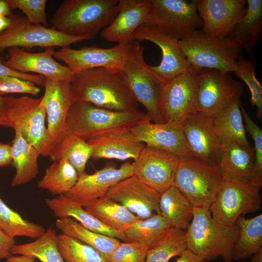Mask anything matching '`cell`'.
<instances>
[{"label": "cell", "instance_id": "cell-5", "mask_svg": "<svg viewBox=\"0 0 262 262\" xmlns=\"http://www.w3.org/2000/svg\"><path fill=\"white\" fill-rule=\"evenodd\" d=\"M180 46L191 68L234 72L243 49L229 36L212 37L197 30L180 39Z\"/></svg>", "mask_w": 262, "mask_h": 262}, {"label": "cell", "instance_id": "cell-16", "mask_svg": "<svg viewBox=\"0 0 262 262\" xmlns=\"http://www.w3.org/2000/svg\"><path fill=\"white\" fill-rule=\"evenodd\" d=\"M180 158L171 153L145 145L132 163L133 175L161 193L173 185Z\"/></svg>", "mask_w": 262, "mask_h": 262}, {"label": "cell", "instance_id": "cell-36", "mask_svg": "<svg viewBox=\"0 0 262 262\" xmlns=\"http://www.w3.org/2000/svg\"><path fill=\"white\" fill-rule=\"evenodd\" d=\"M171 227L160 214L155 213L139 219L124 232L126 242L136 243L151 247L168 233Z\"/></svg>", "mask_w": 262, "mask_h": 262}, {"label": "cell", "instance_id": "cell-6", "mask_svg": "<svg viewBox=\"0 0 262 262\" xmlns=\"http://www.w3.org/2000/svg\"><path fill=\"white\" fill-rule=\"evenodd\" d=\"M144 115L138 109L115 111L76 100L67 114L66 135H74L87 141L103 131L120 128L131 129Z\"/></svg>", "mask_w": 262, "mask_h": 262}, {"label": "cell", "instance_id": "cell-37", "mask_svg": "<svg viewBox=\"0 0 262 262\" xmlns=\"http://www.w3.org/2000/svg\"><path fill=\"white\" fill-rule=\"evenodd\" d=\"M57 236L55 230L49 227L33 242L16 244L11 253L31 256L42 262H65L58 248Z\"/></svg>", "mask_w": 262, "mask_h": 262}, {"label": "cell", "instance_id": "cell-10", "mask_svg": "<svg viewBox=\"0 0 262 262\" xmlns=\"http://www.w3.org/2000/svg\"><path fill=\"white\" fill-rule=\"evenodd\" d=\"M9 17V26L0 33V53L13 48L25 49L33 47L62 48L89 39L70 36L53 28L30 23L24 16L20 14L13 13Z\"/></svg>", "mask_w": 262, "mask_h": 262}, {"label": "cell", "instance_id": "cell-19", "mask_svg": "<svg viewBox=\"0 0 262 262\" xmlns=\"http://www.w3.org/2000/svg\"><path fill=\"white\" fill-rule=\"evenodd\" d=\"M41 104L46 112L47 131L54 146L66 136V123L68 111L76 101L68 82H56L45 78Z\"/></svg>", "mask_w": 262, "mask_h": 262}, {"label": "cell", "instance_id": "cell-17", "mask_svg": "<svg viewBox=\"0 0 262 262\" xmlns=\"http://www.w3.org/2000/svg\"><path fill=\"white\" fill-rule=\"evenodd\" d=\"M133 39L140 42L148 41L159 47L162 51L161 61L151 68L165 82L192 69L180 46V39L157 27L147 23L141 25L135 32Z\"/></svg>", "mask_w": 262, "mask_h": 262}, {"label": "cell", "instance_id": "cell-7", "mask_svg": "<svg viewBox=\"0 0 262 262\" xmlns=\"http://www.w3.org/2000/svg\"><path fill=\"white\" fill-rule=\"evenodd\" d=\"M222 180L218 165L189 156L180 158L173 185L194 207L209 209Z\"/></svg>", "mask_w": 262, "mask_h": 262}, {"label": "cell", "instance_id": "cell-14", "mask_svg": "<svg viewBox=\"0 0 262 262\" xmlns=\"http://www.w3.org/2000/svg\"><path fill=\"white\" fill-rule=\"evenodd\" d=\"M133 43L117 44L110 48L66 47L55 51L53 57L66 64L74 74L98 67L120 70Z\"/></svg>", "mask_w": 262, "mask_h": 262}, {"label": "cell", "instance_id": "cell-54", "mask_svg": "<svg viewBox=\"0 0 262 262\" xmlns=\"http://www.w3.org/2000/svg\"><path fill=\"white\" fill-rule=\"evenodd\" d=\"M11 19L9 17L0 16V33L5 31L10 25Z\"/></svg>", "mask_w": 262, "mask_h": 262}, {"label": "cell", "instance_id": "cell-48", "mask_svg": "<svg viewBox=\"0 0 262 262\" xmlns=\"http://www.w3.org/2000/svg\"><path fill=\"white\" fill-rule=\"evenodd\" d=\"M15 245V239L8 237L0 229V260L12 255L11 250Z\"/></svg>", "mask_w": 262, "mask_h": 262}, {"label": "cell", "instance_id": "cell-23", "mask_svg": "<svg viewBox=\"0 0 262 262\" xmlns=\"http://www.w3.org/2000/svg\"><path fill=\"white\" fill-rule=\"evenodd\" d=\"M182 126L191 156L217 165L221 141L214 127L213 117L196 112L187 118Z\"/></svg>", "mask_w": 262, "mask_h": 262}, {"label": "cell", "instance_id": "cell-55", "mask_svg": "<svg viewBox=\"0 0 262 262\" xmlns=\"http://www.w3.org/2000/svg\"><path fill=\"white\" fill-rule=\"evenodd\" d=\"M250 262H262V247L252 256Z\"/></svg>", "mask_w": 262, "mask_h": 262}, {"label": "cell", "instance_id": "cell-20", "mask_svg": "<svg viewBox=\"0 0 262 262\" xmlns=\"http://www.w3.org/2000/svg\"><path fill=\"white\" fill-rule=\"evenodd\" d=\"M246 0H197L202 32L212 37L229 35L244 16Z\"/></svg>", "mask_w": 262, "mask_h": 262}, {"label": "cell", "instance_id": "cell-39", "mask_svg": "<svg viewBox=\"0 0 262 262\" xmlns=\"http://www.w3.org/2000/svg\"><path fill=\"white\" fill-rule=\"evenodd\" d=\"M0 229L11 238L24 236L34 240L46 230L41 225L23 219L18 213L9 207L0 196Z\"/></svg>", "mask_w": 262, "mask_h": 262}, {"label": "cell", "instance_id": "cell-8", "mask_svg": "<svg viewBox=\"0 0 262 262\" xmlns=\"http://www.w3.org/2000/svg\"><path fill=\"white\" fill-rule=\"evenodd\" d=\"M6 100L11 128L18 131L40 155L50 156L54 146L48 133L46 112L41 104V98L7 96Z\"/></svg>", "mask_w": 262, "mask_h": 262}, {"label": "cell", "instance_id": "cell-46", "mask_svg": "<svg viewBox=\"0 0 262 262\" xmlns=\"http://www.w3.org/2000/svg\"><path fill=\"white\" fill-rule=\"evenodd\" d=\"M40 91L34 83L13 76L0 77V96L9 94H25L37 95Z\"/></svg>", "mask_w": 262, "mask_h": 262}, {"label": "cell", "instance_id": "cell-52", "mask_svg": "<svg viewBox=\"0 0 262 262\" xmlns=\"http://www.w3.org/2000/svg\"><path fill=\"white\" fill-rule=\"evenodd\" d=\"M5 262H35L36 259L27 255H11Z\"/></svg>", "mask_w": 262, "mask_h": 262}, {"label": "cell", "instance_id": "cell-49", "mask_svg": "<svg viewBox=\"0 0 262 262\" xmlns=\"http://www.w3.org/2000/svg\"><path fill=\"white\" fill-rule=\"evenodd\" d=\"M12 162L11 145L0 142V167L9 166Z\"/></svg>", "mask_w": 262, "mask_h": 262}, {"label": "cell", "instance_id": "cell-50", "mask_svg": "<svg viewBox=\"0 0 262 262\" xmlns=\"http://www.w3.org/2000/svg\"><path fill=\"white\" fill-rule=\"evenodd\" d=\"M176 262H209L195 254L188 249L184 251L176 259Z\"/></svg>", "mask_w": 262, "mask_h": 262}, {"label": "cell", "instance_id": "cell-44", "mask_svg": "<svg viewBox=\"0 0 262 262\" xmlns=\"http://www.w3.org/2000/svg\"><path fill=\"white\" fill-rule=\"evenodd\" d=\"M11 10L19 9L30 23L48 27L46 0H6Z\"/></svg>", "mask_w": 262, "mask_h": 262}, {"label": "cell", "instance_id": "cell-1", "mask_svg": "<svg viewBox=\"0 0 262 262\" xmlns=\"http://www.w3.org/2000/svg\"><path fill=\"white\" fill-rule=\"evenodd\" d=\"M76 100L120 112L137 109V102L120 70L98 67L74 74L70 82Z\"/></svg>", "mask_w": 262, "mask_h": 262}, {"label": "cell", "instance_id": "cell-22", "mask_svg": "<svg viewBox=\"0 0 262 262\" xmlns=\"http://www.w3.org/2000/svg\"><path fill=\"white\" fill-rule=\"evenodd\" d=\"M159 193L134 175L112 187L104 197L125 207L140 219L160 214Z\"/></svg>", "mask_w": 262, "mask_h": 262}, {"label": "cell", "instance_id": "cell-32", "mask_svg": "<svg viewBox=\"0 0 262 262\" xmlns=\"http://www.w3.org/2000/svg\"><path fill=\"white\" fill-rule=\"evenodd\" d=\"M240 100L233 101L213 116V122L220 141H231L251 147L246 135Z\"/></svg>", "mask_w": 262, "mask_h": 262}, {"label": "cell", "instance_id": "cell-9", "mask_svg": "<svg viewBox=\"0 0 262 262\" xmlns=\"http://www.w3.org/2000/svg\"><path fill=\"white\" fill-rule=\"evenodd\" d=\"M222 176L221 186L209 210L215 220L231 226L239 216L260 209V190L249 180Z\"/></svg>", "mask_w": 262, "mask_h": 262}, {"label": "cell", "instance_id": "cell-11", "mask_svg": "<svg viewBox=\"0 0 262 262\" xmlns=\"http://www.w3.org/2000/svg\"><path fill=\"white\" fill-rule=\"evenodd\" d=\"M242 83L234 80L230 73L213 69L199 70L196 108L200 114L213 117L243 94Z\"/></svg>", "mask_w": 262, "mask_h": 262}, {"label": "cell", "instance_id": "cell-21", "mask_svg": "<svg viewBox=\"0 0 262 262\" xmlns=\"http://www.w3.org/2000/svg\"><path fill=\"white\" fill-rule=\"evenodd\" d=\"M8 58L3 63L10 68L24 73H36L56 82H68L74 73L66 66L60 64L53 57V47L43 52L31 53L26 49L13 48L8 49Z\"/></svg>", "mask_w": 262, "mask_h": 262}, {"label": "cell", "instance_id": "cell-28", "mask_svg": "<svg viewBox=\"0 0 262 262\" xmlns=\"http://www.w3.org/2000/svg\"><path fill=\"white\" fill-rule=\"evenodd\" d=\"M12 147V164L16 169L11 186L12 188L22 185L35 179L38 173L39 152L15 130Z\"/></svg>", "mask_w": 262, "mask_h": 262}, {"label": "cell", "instance_id": "cell-43", "mask_svg": "<svg viewBox=\"0 0 262 262\" xmlns=\"http://www.w3.org/2000/svg\"><path fill=\"white\" fill-rule=\"evenodd\" d=\"M239 104L246 131L248 132L254 143L255 164L250 181L260 190L262 186V130L251 118L241 101Z\"/></svg>", "mask_w": 262, "mask_h": 262}, {"label": "cell", "instance_id": "cell-18", "mask_svg": "<svg viewBox=\"0 0 262 262\" xmlns=\"http://www.w3.org/2000/svg\"><path fill=\"white\" fill-rule=\"evenodd\" d=\"M135 138L146 146L171 153L180 158L191 156L182 124H157L147 113L131 129Z\"/></svg>", "mask_w": 262, "mask_h": 262}, {"label": "cell", "instance_id": "cell-47", "mask_svg": "<svg viewBox=\"0 0 262 262\" xmlns=\"http://www.w3.org/2000/svg\"><path fill=\"white\" fill-rule=\"evenodd\" d=\"M3 76H13L20 79L31 81L36 85L43 87L45 84V77L38 74L21 73L14 70L7 66L3 63L2 57L0 56V77Z\"/></svg>", "mask_w": 262, "mask_h": 262}, {"label": "cell", "instance_id": "cell-35", "mask_svg": "<svg viewBox=\"0 0 262 262\" xmlns=\"http://www.w3.org/2000/svg\"><path fill=\"white\" fill-rule=\"evenodd\" d=\"M85 209L109 227L122 232L140 219L122 205L105 197Z\"/></svg>", "mask_w": 262, "mask_h": 262}, {"label": "cell", "instance_id": "cell-24", "mask_svg": "<svg viewBox=\"0 0 262 262\" xmlns=\"http://www.w3.org/2000/svg\"><path fill=\"white\" fill-rule=\"evenodd\" d=\"M150 7V0H118L117 14L112 22L100 32V36L117 44L133 43L134 33L146 23Z\"/></svg>", "mask_w": 262, "mask_h": 262}, {"label": "cell", "instance_id": "cell-26", "mask_svg": "<svg viewBox=\"0 0 262 262\" xmlns=\"http://www.w3.org/2000/svg\"><path fill=\"white\" fill-rule=\"evenodd\" d=\"M45 203L58 218H72L91 230L127 242L124 232L109 227L65 195L47 198Z\"/></svg>", "mask_w": 262, "mask_h": 262}, {"label": "cell", "instance_id": "cell-2", "mask_svg": "<svg viewBox=\"0 0 262 262\" xmlns=\"http://www.w3.org/2000/svg\"><path fill=\"white\" fill-rule=\"evenodd\" d=\"M118 0H65L50 19L53 28L73 36L89 39L108 26L118 13Z\"/></svg>", "mask_w": 262, "mask_h": 262}, {"label": "cell", "instance_id": "cell-15", "mask_svg": "<svg viewBox=\"0 0 262 262\" xmlns=\"http://www.w3.org/2000/svg\"><path fill=\"white\" fill-rule=\"evenodd\" d=\"M133 175V164L123 163L119 168L109 163L92 174L86 172L78 177L74 186L65 195L84 208L105 196L119 181Z\"/></svg>", "mask_w": 262, "mask_h": 262}, {"label": "cell", "instance_id": "cell-29", "mask_svg": "<svg viewBox=\"0 0 262 262\" xmlns=\"http://www.w3.org/2000/svg\"><path fill=\"white\" fill-rule=\"evenodd\" d=\"M56 227L62 233L76 239L95 249L105 262L121 242L115 238L91 230L70 217L58 218Z\"/></svg>", "mask_w": 262, "mask_h": 262}, {"label": "cell", "instance_id": "cell-38", "mask_svg": "<svg viewBox=\"0 0 262 262\" xmlns=\"http://www.w3.org/2000/svg\"><path fill=\"white\" fill-rule=\"evenodd\" d=\"M92 154V150L87 141L67 135L54 146L49 157L53 161L66 159L76 169L79 176L85 172L86 163Z\"/></svg>", "mask_w": 262, "mask_h": 262}, {"label": "cell", "instance_id": "cell-3", "mask_svg": "<svg viewBox=\"0 0 262 262\" xmlns=\"http://www.w3.org/2000/svg\"><path fill=\"white\" fill-rule=\"evenodd\" d=\"M187 249L206 261L221 257L225 262L233 260L239 236L235 225L221 224L212 216L209 209H193L192 219L185 230Z\"/></svg>", "mask_w": 262, "mask_h": 262}, {"label": "cell", "instance_id": "cell-25", "mask_svg": "<svg viewBox=\"0 0 262 262\" xmlns=\"http://www.w3.org/2000/svg\"><path fill=\"white\" fill-rule=\"evenodd\" d=\"M92 150V158L136 160L145 145L138 141L128 128L114 129L98 133L87 141Z\"/></svg>", "mask_w": 262, "mask_h": 262}, {"label": "cell", "instance_id": "cell-31", "mask_svg": "<svg viewBox=\"0 0 262 262\" xmlns=\"http://www.w3.org/2000/svg\"><path fill=\"white\" fill-rule=\"evenodd\" d=\"M160 214L171 227L186 230L193 215L194 207L173 185L160 193Z\"/></svg>", "mask_w": 262, "mask_h": 262}, {"label": "cell", "instance_id": "cell-33", "mask_svg": "<svg viewBox=\"0 0 262 262\" xmlns=\"http://www.w3.org/2000/svg\"><path fill=\"white\" fill-rule=\"evenodd\" d=\"M235 225L239 229V236L235 244L233 260L250 258L262 247V214L249 219L241 215Z\"/></svg>", "mask_w": 262, "mask_h": 262}, {"label": "cell", "instance_id": "cell-53", "mask_svg": "<svg viewBox=\"0 0 262 262\" xmlns=\"http://www.w3.org/2000/svg\"><path fill=\"white\" fill-rule=\"evenodd\" d=\"M12 14L6 0H0V16L9 17Z\"/></svg>", "mask_w": 262, "mask_h": 262}, {"label": "cell", "instance_id": "cell-51", "mask_svg": "<svg viewBox=\"0 0 262 262\" xmlns=\"http://www.w3.org/2000/svg\"><path fill=\"white\" fill-rule=\"evenodd\" d=\"M0 127L11 128L7 115L6 96H0Z\"/></svg>", "mask_w": 262, "mask_h": 262}, {"label": "cell", "instance_id": "cell-41", "mask_svg": "<svg viewBox=\"0 0 262 262\" xmlns=\"http://www.w3.org/2000/svg\"><path fill=\"white\" fill-rule=\"evenodd\" d=\"M57 244L65 262H105L93 248L63 233L57 236Z\"/></svg>", "mask_w": 262, "mask_h": 262}, {"label": "cell", "instance_id": "cell-27", "mask_svg": "<svg viewBox=\"0 0 262 262\" xmlns=\"http://www.w3.org/2000/svg\"><path fill=\"white\" fill-rule=\"evenodd\" d=\"M221 141L218 166L222 176L250 180L255 164L254 148L231 141Z\"/></svg>", "mask_w": 262, "mask_h": 262}, {"label": "cell", "instance_id": "cell-45", "mask_svg": "<svg viewBox=\"0 0 262 262\" xmlns=\"http://www.w3.org/2000/svg\"><path fill=\"white\" fill-rule=\"evenodd\" d=\"M149 248L138 243L121 242L107 262H145Z\"/></svg>", "mask_w": 262, "mask_h": 262}, {"label": "cell", "instance_id": "cell-30", "mask_svg": "<svg viewBox=\"0 0 262 262\" xmlns=\"http://www.w3.org/2000/svg\"><path fill=\"white\" fill-rule=\"evenodd\" d=\"M262 32V0H246L243 18L228 36L237 41L249 54L261 38Z\"/></svg>", "mask_w": 262, "mask_h": 262}, {"label": "cell", "instance_id": "cell-34", "mask_svg": "<svg viewBox=\"0 0 262 262\" xmlns=\"http://www.w3.org/2000/svg\"><path fill=\"white\" fill-rule=\"evenodd\" d=\"M37 183L38 188L53 195H66L75 185L78 173L65 158L53 161Z\"/></svg>", "mask_w": 262, "mask_h": 262}, {"label": "cell", "instance_id": "cell-12", "mask_svg": "<svg viewBox=\"0 0 262 262\" xmlns=\"http://www.w3.org/2000/svg\"><path fill=\"white\" fill-rule=\"evenodd\" d=\"M146 23L180 39L202 26L197 0H150Z\"/></svg>", "mask_w": 262, "mask_h": 262}, {"label": "cell", "instance_id": "cell-13", "mask_svg": "<svg viewBox=\"0 0 262 262\" xmlns=\"http://www.w3.org/2000/svg\"><path fill=\"white\" fill-rule=\"evenodd\" d=\"M199 70L192 69L166 82L161 101L162 114L165 123L182 124L197 112Z\"/></svg>", "mask_w": 262, "mask_h": 262}, {"label": "cell", "instance_id": "cell-40", "mask_svg": "<svg viewBox=\"0 0 262 262\" xmlns=\"http://www.w3.org/2000/svg\"><path fill=\"white\" fill-rule=\"evenodd\" d=\"M187 249L185 230L171 227L165 236L149 248L145 262H168Z\"/></svg>", "mask_w": 262, "mask_h": 262}, {"label": "cell", "instance_id": "cell-42", "mask_svg": "<svg viewBox=\"0 0 262 262\" xmlns=\"http://www.w3.org/2000/svg\"><path fill=\"white\" fill-rule=\"evenodd\" d=\"M255 60L240 56L237 61V68L233 72L248 87L251 94L250 104L257 108L256 117L262 118V86L255 75Z\"/></svg>", "mask_w": 262, "mask_h": 262}, {"label": "cell", "instance_id": "cell-4", "mask_svg": "<svg viewBox=\"0 0 262 262\" xmlns=\"http://www.w3.org/2000/svg\"><path fill=\"white\" fill-rule=\"evenodd\" d=\"M144 50L141 43L134 41L120 71L133 97L147 109L152 121L164 123L161 101L166 82L146 63Z\"/></svg>", "mask_w": 262, "mask_h": 262}]
</instances>
